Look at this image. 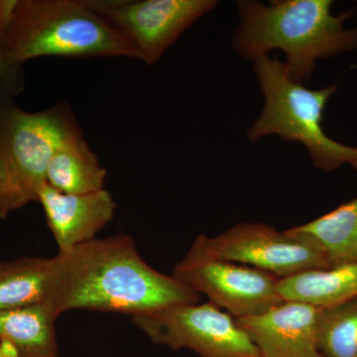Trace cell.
<instances>
[{
    "label": "cell",
    "instance_id": "1",
    "mask_svg": "<svg viewBox=\"0 0 357 357\" xmlns=\"http://www.w3.org/2000/svg\"><path fill=\"white\" fill-rule=\"evenodd\" d=\"M44 304L56 318L72 310L135 314L182 304L201 295L148 265L126 234L95 238L53 257Z\"/></svg>",
    "mask_w": 357,
    "mask_h": 357
},
{
    "label": "cell",
    "instance_id": "2",
    "mask_svg": "<svg viewBox=\"0 0 357 357\" xmlns=\"http://www.w3.org/2000/svg\"><path fill=\"white\" fill-rule=\"evenodd\" d=\"M331 0H282L269 6L239 1L241 25L234 36L237 53L249 60L279 49L286 54L289 77L302 84L311 79L319 59L357 49V27L345 29L354 14L332 13Z\"/></svg>",
    "mask_w": 357,
    "mask_h": 357
},
{
    "label": "cell",
    "instance_id": "3",
    "mask_svg": "<svg viewBox=\"0 0 357 357\" xmlns=\"http://www.w3.org/2000/svg\"><path fill=\"white\" fill-rule=\"evenodd\" d=\"M1 48L16 68L45 56L139 60L128 40L84 0H15Z\"/></svg>",
    "mask_w": 357,
    "mask_h": 357
},
{
    "label": "cell",
    "instance_id": "4",
    "mask_svg": "<svg viewBox=\"0 0 357 357\" xmlns=\"http://www.w3.org/2000/svg\"><path fill=\"white\" fill-rule=\"evenodd\" d=\"M256 76L264 95L261 114L248 130L249 140L276 134L307 148L317 168L337 170L357 160V147L340 144L326 135L321 122L324 110L337 86L310 89L289 77L287 68L268 56L255 61Z\"/></svg>",
    "mask_w": 357,
    "mask_h": 357
},
{
    "label": "cell",
    "instance_id": "5",
    "mask_svg": "<svg viewBox=\"0 0 357 357\" xmlns=\"http://www.w3.org/2000/svg\"><path fill=\"white\" fill-rule=\"evenodd\" d=\"M79 130V123L65 103L28 112L13 98L0 96V153L28 204L38 202L56 150Z\"/></svg>",
    "mask_w": 357,
    "mask_h": 357
},
{
    "label": "cell",
    "instance_id": "6",
    "mask_svg": "<svg viewBox=\"0 0 357 357\" xmlns=\"http://www.w3.org/2000/svg\"><path fill=\"white\" fill-rule=\"evenodd\" d=\"M155 344L188 349L201 357H261L248 333L213 305L182 304L131 317Z\"/></svg>",
    "mask_w": 357,
    "mask_h": 357
},
{
    "label": "cell",
    "instance_id": "7",
    "mask_svg": "<svg viewBox=\"0 0 357 357\" xmlns=\"http://www.w3.org/2000/svg\"><path fill=\"white\" fill-rule=\"evenodd\" d=\"M187 253L248 265L280 279L331 268L318 250L264 223H243L213 237L202 234Z\"/></svg>",
    "mask_w": 357,
    "mask_h": 357
},
{
    "label": "cell",
    "instance_id": "8",
    "mask_svg": "<svg viewBox=\"0 0 357 357\" xmlns=\"http://www.w3.org/2000/svg\"><path fill=\"white\" fill-rule=\"evenodd\" d=\"M121 33L148 65L158 62L181 35L217 6L213 0H84Z\"/></svg>",
    "mask_w": 357,
    "mask_h": 357
},
{
    "label": "cell",
    "instance_id": "9",
    "mask_svg": "<svg viewBox=\"0 0 357 357\" xmlns=\"http://www.w3.org/2000/svg\"><path fill=\"white\" fill-rule=\"evenodd\" d=\"M173 275L234 319L257 316L284 302L278 291L280 278L239 263L187 253Z\"/></svg>",
    "mask_w": 357,
    "mask_h": 357
},
{
    "label": "cell",
    "instance_id": "10",
    "mask_svg": "<svg viewBox=\"0 0 357 357\" xmlns=\"http://www.w3.org/2000/svg\"><path fill=\"white\" fill-rule=\"evenodd\" d=\"M319 307L284 301L257 316L236 319L261 357H326L319 347Z\"/></svg>",
    "mask_w": 357,
    "mask_h": 357
},
{
    "label": "cell",
    "instance_id": "11",
    "mask_svg": "<svg viewBox=\"0 0 357 357\" xmlns=\"http://www.w3.org/2000/svg\"><path fill=\"white\" fill-rule=\"evenodd\" d=\"M49 229L59 252L70 250L96 238L114 218L115 204L107 190L89 194H64L45 184L39 192Z\"/></svg>",
    "mask_w": 357,
    "mask_h": 357
},
{
    "label": "cell",
    "instance_id": "12",
    "mask_svg": "<svg viewBox=\"0 0 357 357\" xmlns=\"http://www.w3.org/2000/svg\"><path fill=\"white\" fill-rule=\"evenodd\" d=\"M56 319L45 304L0 311V345L16 357H59Z\"/></svg>",
    "mask_w": 357,
    "mask_h": 357
},
{
    "label": "cell",
    "instance_id": "13",
    "mask_svg": "<svg viewBox=\"0 0 357 357\" xmlns=\"http://www.w3.org/2000/svg\"><path fill=\"white\" fill-rule=\"evenodd\" d=\"M286 231L325 256L331 268L357 262V198Z\"/></svg>",
    "mask_w": 357,
    "mask_h": 357
},
{
    "label": "cell",
    "instance_id": "14",
    "mask_svg": "<svg viewBox=\"0 0 357 357\" xmlns=\"http://www.w3.org/2000/svg\"><path fill=\"white\" fill-rule=\"evenodd\" d=\"M107 175V169L79 130L56 150L47 169L46 183L64 194H89L105 189Z\"/></svg>",
    "mask_w": 357,
    "mask_h": 357
},
{
    "label": "cell",
    "instance_id": "15",
    "mask_svg": "<svg viewBox=\"0 0 357 357\" xmlns=\"http://www.w3.org/2000/svg\"><path fill=\"white\" fill-rule=\"evenodd\" d=\"M278 291L283 301L319 307L354 299L357 298V262L328 269L307 270L282 278Z\"/></svg>",
    "mask_w": 357,
    "mask_h": 357
},
{
    "label": "cell",
    "instance_id": "16",
    "mask_svg": "<svg viewBox=\"0 0 357 357\" xmlns=\"http://www.w3.org/2000/svg\"><path fill=\"white\" fill-rule=\"evenodd\" d=\"M53 258L22 257L0 263V311L44 304Z\"/></svg>",
    "mask_w": 357,
    "mask_h": 357
},
{
    "label": "cell",
    "instance_id": "17",
    "mask_svg": "<svg viewBox=\"0 0 357 357\" xmlns=\"http://www.w3.org/2000/svg\"><path fill=\"white\" fill-rule=\"evenodd\" d=\"M319 347L326 357H357V298L319 307Z\"/></svg>",
    "mask_w": 357,
    "mask_h": 357
},
{
    "label": "cell",
    "instance_id": "18",
    "mask_svg": "<svg viewBox=\"0 0 357 357\" xmlns=\"http://www.w3.org/2000/svg\"><path fill=\"white\" fill-rule=\"evenodd\" d=\"M15 0H0V96L15 98L24 88L22 68L13 67L7 62L1 48V36L13 11Z\"/></svg>",
    "mask_w": 357,
    "mask_h": 357
},
{
    "label": "cell",
    "instance_id": "19",
    "mask_svg": "<svg viewBox=\"0 0 357 357\" xmlns=\"http://www.w3.org/2000/svg\"><path fill=\"white\" fill-rule=\"evenodd\" d=\"M27 204L0 153V220H6L11 211L18 210Z\"/></svg>",
    "mask_w": 357,
    "mask_h": 357
},
{
    "label": "cell",
    "instance_id": "20",
    "mask_svg": "<svg viewBox=\"0 0 357 357\" xmlns=\"http://www.w3.org/2000/svg\"><path fill=\"white\" fill-rule=\"evenodd\" d=\"M0 357H16L13 356V354H9L8 351H6L3 347L0 345Z\"/></svg>",
    "mask_w": 357,
    "mask_h": 357
},
{
    "label": "cell",
    "instance_id": "21",
    "mask_svg": "<svg viewBox=\"0 0 357 357\" xmlns=\"http://www.w3.org/2000/svg\"><path fill=\"white\" fill-rule=\"evenodd\" d=\"M352 166H354V168L356 169V173H357V160L356 162H354V163L351 164Z\"/></svg>",
    "mask_w": 357,
    "mask_h": 357
}]
</instances>
